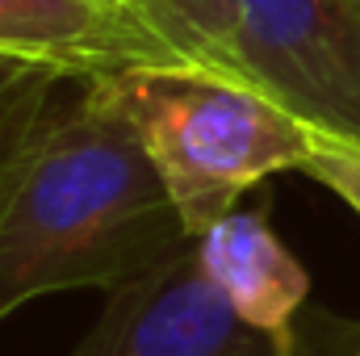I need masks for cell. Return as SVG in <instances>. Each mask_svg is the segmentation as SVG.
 <instances>
[{"label": "cell", "instance_id": "cell-1", "mask_svg": "<svg viewBox=\"0 0 360 356\" xmlns=\"http://www.w3.org/2000/svg\"><path fill=\"white\" fill-rule=\"evenodd\" d=\"M160 168L92 89L21 126L0 164V319L59 289H122L193 248Z\"/></svg>", "mask_w": 360, "mask_h": 356}, {"label": "cell", "instance_id": "cell-2", "mask_svg": "<svg viewBox=\"0 0 360 356\" xmlns=\"http://www.w3.org/2000/svg\"><path fill=\"white\" fill-rule=\"evenodd\" d=\"M89 89L130 122L193 235L264 177L302 172L323 139L264 89L197 63H147Z\"/></svg>", "mask_w": 360, "mask_h": 356}, {"label": "cell", "instance_id": "cell-3", "mask_svg": "<svg viewBox=\"0 0 360 356\" xmlns=\"http://www.w3.org/2000/svg\"><path fill=\"white\" fill-rule=\"evenodd\" d=\"M239 51L256 89L360 147V0H239Z\"/></svg>", "mask_w": 360, "mask_h": 356}, {"label": "cell", "instance_id": "cell-4", "mask_svg": "<svg viewBox=\"0 0 360 356\" xmlns=\"http://www.w3.org/2000/svg\"><path fill=\"white\" fill-rule=\"evenodd\" d=\"M84 356H297V340L248 323L210 281L197 243L109 293Z\"/></svg>", "mask_w": 360, "mask_h": 356}, {"label": "cell", "instance_id": "cell-5", "mask_svg": "<svg viewBox=\"0 0 360 356\" xmlns=\"http://www.w3.org/2000/svg\"><path fill=\"white\" fill-rule=\"evenodd\" d=\"M0 55L84 84L147 63H184L126 0H0Z\"/></svg>", "mask_w": 360, "mask_h": 356}, {"label": "cell", "instance_id": "cell-6", "mask_svg": "<svg viewBox=\"0 0 360 356\" xmlns=\"http://www.w3.org/2000/svg\"><path fill=\"white\" fill-rule=\"evenodd\" d=\"M197 256L226 302L256 327L293 336L310 272L281 243L264 210H231L197 235Z\"/></svg>", "mask_w": 360, "mask_h": 356}, {"label": "cell", "instance_id": "cell-7", "mask_svg": "<svg viewBox=\"0 0 360 356\" xmlns=\"http://www.w3.org/2000/svg\"><path fill=\"white\" fill-rule=\"evenodd\" d=\"M126 4L184 63L248 80L239 51V0H126Z\"/></svg>", "mask_w": 360, "mask_h": 356}, {"label": "cell", "instance_id": "cell-8", "mask_svg": "<svg viewBox=\"0 0 360 356\" xmlns=\"http://www.w3.org/2000/svg\"><path fill=\"white\" fill-rule=\"evenodd\" d=\"M302 172L310 180H319V184H327L335 197H344L360 214V147L335 143V139H319V147L310 151Z\"/></svg>", "mask_w": 360, "mask_h": 356}, {"label": "cell", "instance_id": "cell-9", "mask_svg": "<svg viewBox=\"0 0 360 356\" xmlns=\"http://www.w3.org/2000/svg\"><path fill=\"white\" fill-rule=\"evenodd\" d=\"M63 76H55L51 68H38V63H25V59H8L0 55V117L34 105L38 96L55 89Z\"/></svg>", "mask_w": 360, "mask_h": 356}, {"label": "cell", "instance_id": "cell-10", "mask_svg": "<svg viewBox=\"0 0 360 356\" xmlns=\"http://www.w3.org/2000/svg\"><path fill=\"white\" fill-rule=\"evenodd\" d=\"M46 96H38L34 105H25V109H17V113H8V117H0V164H4V155L13 151V143H17V134H21V126L30 122V113L42 105Z\"/></svg>", "mask_w": 360, "mask_h": 356}, {"label": "cell", "instance_id": "cell-11", "mask_svg": "<svg viewBox=\"0 0 360 356\" xmlns=\"http://www.w3.org/2000/svg\"><path fill=\"white\" fill-rule=\"evenodd\" d=\"M348 356H360V340H356V344H352V352H348Z\"/></svg>", "mask_w": 360, "mask_h": 356}, {"label": "cell", "instance_id": "cell-12", "mask_svg": "<svg viewBox=\"0 0 360 356\" xmlns=\"http://www.w3.org/2000/svg\"><path fill=\"white\" fill-rule=\"evenodd\" d=\"M72 356H84V352H80V348H76V352H72Z\"/></svg>", "mask_w": 360, "mask_h": 356}]
</instances>
